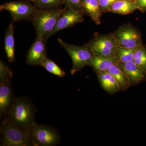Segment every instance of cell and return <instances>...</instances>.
<instances>
[{
  "mask_svg": "<svg viewBox=\"0 0 146 146\" xmlns=\"http://www.w3.org/2000/svg\"><path fill=\"white\" fill-rule=\"evenodd\" d=\"M36 112V107L29 98L18 97L14 100L6 118L27 131L35 122Z\"/></svg>",
  "mask_w": 146,
  "mask_h": 146,
  "instance_id": "6da1fadb",
  "label": "cell"
},
{
  "mask_svg": "<svg viewBox=\"0 0 146 146\" xmlns=\"http://www.w3.org/2000/svg\"><path fill=\"white\" fill-rule=\"evenodd\" d=\"M1 146H33L27 132L7 118L1 122Z\"/></svg>",
  "mask_w": 146,
  "mask_h": 146,
  "instance_id": "7a4b0ae2",
  "label": "cell"
},
{
  "mask_svg": "<svg viewBox=\"0 0 146 146\" xmlns=\"http://www.w3.org/2000/svg\"><path fill=\"white\" fill-rule=\"evenodd\" d=\"M65 9V7L38 9L31 21L35 28L36 37L44 39L52 31Z\"/></svg>",
  "mask_w": 146,
  "mask_h": 146,
  "instance_id": "3957f363",
  "label": "cell"
},
{
  "mask_svg": "<svg viewBox=\"0 0 146 146\" xmlns=\"http://www.w3.org/2000/svg\"><path fill=\"white\" fill-rule=\"evenodd\" d=\"M34 146H54L61 141L58 131L51 126L33 123L27 131Z\"/></svg>",
  "mask_w": 146,
  "mask_h": 146,
  "instance_id": "277c9868",
  "label": "cell"
},
{
  "mask_svg": "<svg viewBox=\"0 0 146 146\" xmlns=\"http://www.w3.org/2000/svg\"><path fill=\"white\" fill-rule=\"evenodd\" d=\"M57 41L72 58L73 64L71 70L72 74H75L85 66L89 65L91 59L95 55L85 46H79L68 44L60 38H58Z\"/></svg>",
  "mask_w": 146,
  "mask_h": 146,
  "instance_id": "5b68a950",
  "label": "cell"
},
{
  "mask_svg": "<svg viewBox=\"0 0 146 146\" xmlns=\"http://www.w3.org/2000/svg\"><path fill=\"white\" fill-rule=\"evenodd\" d=\"M38 9L28 0L9 2L0 6V10L9 12L14 22H31Z\"/></svg>",
  "mask_w": 146,
  "mask_h": 146,
  "instance_id": "8992f818",
  "label": "cell"
},
{
  "mask_svg": "<svg viewBox=\"0 0 146 146\" xmlns=\"http://www.w3.org/2000/svg\"><path fill=\"white\" fill-rule=\"evenodd\" d=\"M95 55L115 56L117 46L113 33L106 35L96 34L94 38L84 45Z\"/></svg>",
  "mask_w": 146,
  "mask_h": 146,
  "instance_id": "52a82bcc",
  "label": "cell"
},
{
  "mask_svg": "<svg viewBox=\"0 0 146 146\" xmlns=\"http://www.w3.org/2000/svg\"><path fill=\"white\" fill-rule=\"evenodd\" d=\"M113 34L118 47L135 49L143 44L141 35L131 25L121 27Z\"/></svg>",
  "mask_w": 146,
  "mask_h": 146,
  "instance_id": "ba28073f",
  "label": "cell"
},
{
  "mask_svg": "<svg viewBox=\"0 0 146 146\" xmlns=\"http://www.w3.org/2000/svg\"><path fill=\"white\" fill-rule=\"evenodd\" d=\"M84 14L82 10L80 9L73 8H66L58 19L54 29L47 35L44 39L47 42L50 37L58 31L83 22Z\"/></svg>",
  "mask_w": 146,
  "mask_h": 146,
  "instance_id": "9c48e42d",
  "label": "cell"
},
{
  "mask_svg": "<svg viewBox=\"0 0 146 146\" xmlns=\"http://www.w3.org/2000/svg\"><path fill=\"white\" fill-rule=\"evenodd\" d=\"M43 38L36 37L26 55V62L32 66H41L42 61L46 57V43Z\"/></svg>",
  "mask_w": 146,
  "mask_h": 146,
  "instance_id": "30bf717a",
  "label": "cell"
},
{
  "mask_svg": "<svg viewBox=\"0 0 146 146\" xmlns=\"http://www.w3.org/2000/svg\"><path fill=\"white\" fill-rule=\"evenodd\" d=\"M11 80L0 82V118L6 116L14 100Z\"/></svg>",
  "mask_w": 146,
  "mask_h": 146,
  "instance_id": "8fae6325",
  "label": "cell"
},
{
  "mask_svg": "<svg viewBox=\"0 0 146 146\" xmlns=\"http://www.w3.org/2000/svg\"><path fill=\"white\" fill-rule=\"evenodd\" d=\"M129 80L131 86L137 85L146 79V72L136 65L134 61L118 64Z\"/></svg>",
  "mask_w": 146,
  "mask_h": 146,
  "instance_id": "7c38bea8",
  "label": "cell"
},
{
  "mask_svg": "<svg viewBox=\"0 0 146 146\" xmlns=\"http://www.w3.org/2000/svg\"><path fill=\"white\" fill-rule=\"evenodd\" d=\"M82 10L97 25L101 24L102 11L98 0H81Z\"/></svg>",
  "mask_w": 146,
  "mask_h": 146,
  "instance_id": "4fadbf2b",
  "label": "cell"
},
{
  "mask_svg": "<svg viewBox=\"0 0 146 146\" xmlns=\"http://www.w3.org/2000/svg\"><path fill=\"white\" fill-rule=\"evenodd\" d=\"M14 21L11 20L5 31V50L7 60L11 63L15 60Z\"/></svg>",
  "mask_w": 146,
  "mask_h": 146,
  "instance_id": "5bb4252c",
  "label": "cell"
},
{
  "mask_svg": "<svg viewBox=\"0 0 146 146\" xmlns=\"http://www.w3.org/2000/svg\"><path fill=\"white\" fill-rule=\"evenodd\" d=\"M119 63L116 56H100L94 55L89 63L96 72L108 70L112 65Z\"/></svg>",
  "mask_w": 146,
  "mask_h": 146,
  "instance_id": "9a60e30c",
  "label": "cell"
},
{
  "mask_svg": "<svg viewBox=\"0 0 146 146\" xmlns=\"http://www.w3.org/2000/svg\"><path fill=\"white\" fill-rule=\"evenodd\" d=\"M138 9L132 0H119L113 3L110 12L121 15H127Z\"/></svg>",
  "mask_w": 146,
  "mask_h": 146,
  "instance_id": "2e32d148",
  "label": "cell"
},
{
  "mask_svg": "<svg viewBox=\"0 0 146 146\" xmlns=\"http://www.w3.org/2000/svg\"><path fill=\"white\" fill-rule=\"evenodd\" d=\"M108 71L115 78L117 81L120 90L125 91L131 86L127 76L118 65L115 64L112 65Z\"/></svg>",
  "mask_w": 146,
  "mask_h": 146,
  "instance_id": "e0dca14e",
  "label": "cell"
},
{
  "mask_svg": "<svg viewBox=\"0 0 146 146\" xmlns=\"http://www.w3.org/2000/svg\"><path fill=\"white\" fill-rule=\"evenodd\" d=\"M38 9L61 8L65 5L64 0H28Z\"/></svg>",
  "mask_w": 146,
  "mask_h": 146,
  "instance_id": "ac0fdd59",
  "label": "cell"
},
{
  "mask_svg": "<svg viewBox=\"0 0 146 146\" xmlns=\"http://www.w3.org/2000/svg\"><path fill=\"white\" fill-rule=\"evenodd\" d=\"M135 49L136 48L127 49L118 47L115 56L118 63H127L133 61Z\"/></svg>",
  "mask_w": 146,
  "mask_h": 146,
  "instance_id": "d6986e66",
  "label": "cell"
},
{
  "mask_svg": "<svg viewBox=\"0 0 146 146\" xmlns=\"http://www.w3.org/2000/svg\"><path fill=\"white\" fill-rule=\"evenodd\" d=\"M41 66L44 68L49 72L58 77H64L65 75V71L61 69L54 61L46 57L43 60Z\"/></svg>",
  "mask_w": 146,
  "mask_h": 146,
  "instance_id": "ffe728a7",
  "label": "cell"
},
{
  "mask_svg": "<svg viewBox=\"0 0 146 146\" xmlns=\"http://www.w3.org/2000/svg\"><path fill=\"white\" fill-rule=\"evenodd\" d=\"M133 61L146 72V48L143 44L135 49Z\"/></svg>",
  "mask_w": 146,
  "mask_h": 146,
  "instance_id": "44dd1931",
  "label": "cell"
},
{
  "mask_svg": "<svg viewBox=\"0 0 146 146\" xmlns=\"http://www.w3.org/2000/svg\"><path fill=\"white\" fill-rule=\"evenodd\" d=\"M13 73L6 63L0 61V82L11 80Z\"/></svg>",
  "mask_w": 146,
  "mask_h": 146,
  "instance_id": "7402d4cb",
  "label": "cell"
},
{
  "mask_svg": "<svg viewBox=\"0 0 146 146\" xmlns=\"http://www.w3.org/2000/svg\"><path fill=\"white\" fill-rule=\"evenodd\" d=\"M108 80L106 91L110 93L114 94L120 90L119 86L115 78L108 72Z\"/></svg>",
  "mask_w": 146,
  "mask_h": 146,
  "instance_id": "603a6c76",
  "label": "cell"
},
{
  "mask_svg": "<svg viewBox=\"0 0 146 146\" xmlns=\"http://www.w3.org/2000/svg\"><path fill=\"white\" fill-rule=\"evenodd\" d=\"M119 0H98L102 12L110 11V7L113 3Z\"/></svg>",
  "mask_w": 146,
  "mask_h": 146,
  "instance_id": "cb8c5ba5",
  "label": "cell"
},
{
  "mask_svg": "<svg viewBox=\"0 0 146 146\" xmlns=\"http://www.w3.org/2000/svg\"><path fill=\"white\" fill-rule=\"evenodd\" d=\"M65 8H73L81 10V0H64Z\"/></svg>",
  "mask_w": 146,
  "mask_h": 146,
  "instance_id": "d4e9b609",
  "label": "cell"
},
{
  "mask_svg": "<svg viewBox=\"0 0 146 146\" xmlns=\"http://www.w3.org/2000/svg\"><path fill=\"white\" fill-rule=\"evenodd\" d=\"M138 10L143 12L146 11V0H132Z\"/></svg>",
  "mask_w": 146,
  "mask_h": 146,
  "instance_id": "484cf974",
  "label": "cell"
}]
</instances>
